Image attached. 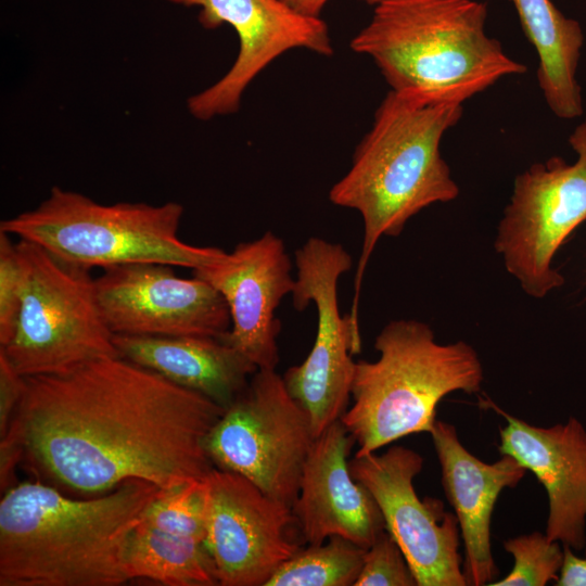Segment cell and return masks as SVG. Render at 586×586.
<instances>
[{"label":"cell","instance_id":"484cf974","mask_svg":"<svg viewBox=\"0 0 586 586\" xmlns=\"http://www.w3.org/2000/svg\"><path fill=\"white\" fill-rule=\"evenodd\" d=\"M24 268L16 243L0 231V347L12 340L24 291Z\"/></svg>","mask_w":586,"mask_h":586},{"label":"cell","instance_id":"ffe728a7","mask_svg":"<svg viewBox=\"0 0 586 586\" xmlns=\"http://www.w3.org/2000/svg\"><path fill=\"white\" fill-rule=\"evenodd\" d=\"M534 47L536 78L549 110L561 119L583 115L582 89L576 78L584 31L578 21L564 15L551 0H508Z\"/></svg>","mask_w":586,"mask_h":586},{"label":"cell","instance_id":"7a4b0ae2","mask_svg":"<svg viewBox=\"0 0 586 586\" xmlns=\"http://www.w3.org/2000/svg\"><path fill=\"white\" fill-rule=\"evenodd\" d=\"M132 479L76 499L40 480L0 500V586H119L129 536L160 492Z\"/></svg>","mask_w":586,"mask_h":586},{"label":"cell","instance_id":"5b68a950","mask_svg":"<svg viewBox=\"0 0 586 586\" xmlns=\"http://www.w3.org/2000/svg\"><path fill=\"white\" fill-rule=\"evenodd\" d=\"M374 348L377 360L356 362L353 405L340 419L358 445L355 455L374 453L410 434H430L436 406L446 395L481 390L484 375L476 351L463 341L437 343L424 322H388Z\"/></svg>","mask_w":586,"mask_h":586},{"label":"cell","instance_id":"d6986e66","mask_svg":"<svg viewBox=\"0 0 586 586\" xmlns=\"http://www.w3.org/2000/svg\"><path fill=\"white\" fill-rule=\"evenodd\" d=\"M119 356L228 408L258 370L243 354L212 336L114 334Z\"/></svg>","mask_w":586,"mask_h":586},{"label":"cell","instance_id":"4316f807","mask_svg":"<svg viewBox=\"0 0 586 586\" xmlns=\"http://www.w3.org/2000/svg\"><path fill=\"white\" fill-rule=\"evenodd\" d=\"M25 388L26 378L13 367L0 349V436L8 431Z\"/></svg>","mask_w":586,"mask_h":586},{"label":"cell","instance_id":"30bf717a","mask_svg":"<svg viewBox=\"0 0 586 586\" xmlns=\"http://www.w3.org/2000/svg\"><path fill=\"white\" fill-rule=\"evenodd\" d=\"M294 307L317 309V332L306 359L290 367L283 380L306 411L315 438L348 408L356 362L348 316L340 313L337 283L352 268V257L339 243L309 238L295 251Z\"/></svg>","mask_w":586,"mask_h":586},{"label":"cell","instance_id":"8fae6325","mask_svg":"<svg viewBox=\"0 0 586 586\" xmlns=\"http://www.w3.org/2000/svg\"><path fill=\"white\" fill-rule=\"evenodd\" d=\"M204 485L205 546L219 585L266 586L305 544L291 507L231 471L214 468Z\"/></svg>","mask_w":586,"mask_h":586},{"label":"cell","instance_id":"2e32d148","mask_svg":"<svg viewBox=\"0 0 586 586\" xmlns=\"http://www.w3.org/2000/svg\"><path fill=\"white\" fill-rule=\"evenodd\" d=\"M354 443L337 420L311 445L291 506L307 545L337 535L367 549L385 531L375 499L349 471L347 457Z\"/></svg>","mask_w":586,"mask_h":586},{"label":"cell","instance_id":"5bb4252c","mask_svg":"<svg viewBox=\"0 0 586 586\" xmlns=\"http://www.w3.org/2000/svg\"><path fill=\"white\" fill-rule=\"evenodd\" d=\"M167 1L199 7L198 18L204 28L229 24L239 38V53L231 68L187 101L189 112L201 120L237 112L249 85L284 52L303 48L324 56L333 54L326 22L301 14L282 0Z\"/></svg>","mask_w":586,"mask_h":586},{"label":"cell","instance_id":"4fadbf2b","mask_svg":"<svg viewBox=\"0 0 586 586\" xmlns=\"http://www.w3.org/2000/svg\"><path fill=\"white\" fill-rule=\"evenodd\" d=\"M94 282L101 314L113 334L219 339L230 329L220 293L194 275L178 277L170 265L112 266Z\"/></svg>","mask_w":586,"mask_h":586},{"label":"cell","instance_id":"9c48e42d","mask_svg":"<svg viewBox=\"0 0 586 586\" xmlns=\"http://www.w3.org/2000/svg\"><path fill=\"white\" fill-rule=\"evenodd\" d=\"M315 441L306 411L276 369H258L206 440L215 468L241 474L289 505Z\"/></svg>","mask_w":586,"mask_h":586},{"label":"cell","instance_id":"603a6c76","mask_svg":"<svg viewBox=\"0 0 586 586\" xmlns=\"http://www.w3.org/2000/svg\"><path fill=\"white\" fill-rule=\"evenodd\" d=\"M204 480L161 488L144 510L141 522L156 530L205 543Z\"/></svg>","mask_w":586,"mask_h":586},{"label":"cell","instance_id":"cb8c5ba5","mask_svg":"<svg viewBox=\"0 0 586 586\" xmlns=\"http://www.w3.org/2000/svg\"><path fill=\"white\" fill-rule=\"evenodd\" d=\"M504 548L513 557V568L488 586H544L557 581L563 561L560 542L535 531L505 540Z\"/></svg>","mask_w":586,"mask_h":586},{"label":"cell","instance_id":"f546056e","mask_svg":"<svg viewBox=\"0 0 586 586\" xmlns=\"http://www.w3.org/2000/svg\"><path fill=\"white\" fill-rule=\"evenodd\" d=\"M364 2H366L367 4H370V5H377L379 4L380 2L384 1V0H362Z\"/></svg>","mask_w":586,"mask_h":586},{"label":"cell","instance_id":"ac0fdd59","mask_svg":"<svg viewBox=\"0 0 586 586\" xmlns=\"http://www.w3.org/2000/svg\"><path fill=\"white\" fill-rule=\"evenodd\" d=\"M430 434L443 488L464 544L462 571L467 585H489L498 575L491 544L492 514L500 493L515 487L527 470L508 455L485 463L462 445L456 428L445 421L436 420Z\"/></svg>","mask_w":586,"mask_h":586},{"label":"cell","instance_id":"44dd1931","mask_svg":"<svg viewBox=\"0 0 586 586\" xmlns=\"http://www.w3.org/2000/svg\"><path fill=\"white\" fill-rule=\"evenodd\" d=\"M129 581L148 578L166 586H217V571L205 543L144 523L131 532L125 553Z\"/></svg>","mask_w":586,"mask_h":586},{"label":"cell","instance_id":"f1b7e54d","mask_svg":"<svg viewBox=\"0 0 586 586\" xmlns=\"http://www.w3.org/2000/svg\"><path fill=\"white\" fill-rule=\"evenodd\" d=\"M296 12L313 17H320V13L330 0H282Z\"/></svg>","mask_w":586,"mask_h":586},{"label":"cell","instance_id":"7c38bea8","mask_svg":"<svg viewBox=\"0 0 586 586\" xmlns=\"http://www.w3.org/2000/svg\"><path fill=\"white\" fill-rule=\"evenodd\" d=\"M423 462L416 450L394 445L381 455H355L348 466L375 499L385 530L399 545L418 586H467L456 514L444 511L438 500L422 501L416 493L413 480Z\"/></svg>","mask_w":586,"mask_h":586},{"label":"cell","instance_id":"277c9868","mask_svg":"<svg viewBox=\"0 0 586 586\" xmlns=\"http://www.w3.org/2000/svg\"><path fill=\"white\" fill-rule=\"evenodd\" d=\"M479 0H384L352 39L396 92L463 104L526 66L486 31Z\"/></svg>","mask_w":586,"mask_h":586},{"label":"cell","instance_id":"ba28073f","mask_svg":"<svg viewBox=\"0 0 586 586\" xmlns=\"http://www.w3.org/2000/svg\"><path fill=\"white\" fill-rule=\"evenodd\" d=\"M569 143L577 155L573 164L552 156L515 177L495 239L507 271L535 298L564 283L552 259L586 221V117Z\"/></svg>","mask_w":586,"mask_h":586},{"label":"cell","instance_id":"52a82bcc","mask_svg":"<svg viewBox=\"0 0 586 586\" xmlns=\"http://www.w3.org/2000/svg\"><path fill=\"white\" fill-rule=\"evenodd\" d=\"M24 291L14 335L0 347L25 378L67 372L119 356L101 314L90 268L18 239Z\"/></svg>","mask_w":586,"mask_h":586},{"label":"cell","instance_id":"6da1fadb","mask_svg":"<svg viewBox=\"0 0 586 586\" xmlns=\"http://www.w3.org/2000/svg\"><path fill=\"white\" fill-rule=\"evenodd\" d=\"M225 408L122 356L26 378L0 444L40 481L80 494L132 479L160 488L204 480L206 440Z\"/></svg>","mask_w":586,"mask_h":586},{"label":"cell","instance_id":"7402d4cb","mask_svg":"<svg viewBox=\"0 0 586 586\" xmlns=\"http://www.w3.org/2000/svg\"><path fill=\"white\" fill-rule=\"evenodd\" d=\"M366 550L347 538L331 536L301 548L277 569L266 586H354Z\"/></svg>","mask_w":586,"mask_h":586},{"label":"cell","instance_id":"9a60e30c","mask_svg":"<svg viewBox=\"0 0 586 586\" xmlns=\"http://www.w3.org/2000/svg\"><path fill=\"white\" fill-rule=\"evenodd\" d=\"M291 269L284 242L268 231L239 243L225 260L193 270L220 293L228 306L230 329L219 339L257 369H276L279 362L281 324L276 309L293 292Z\"/></svg>","mask_w":586,"mask_h":586},{"label":"cell","instance_id":"3957f363","mask_svg":"<svg viewBox=\"0 0 586 586\" xmlns=\"http://www.w3.org/2000/svg\"><path fill=\"white\" fill-rule=\"evenodd\" d=\"M463 114V104L390 90L370 130L357 145L352 166L329 191L337 206L357 211L364 221L352 311L360 335L358 300L367 264L382 237H397L423 208L447 203L459 187L441 153L444 135Z\"/></svg>","mask_w":586,"mask_h":586},{"label":"cell","instance_id":"83f0119b","mask_svg":"<svg viewBox=\"0 0 586 586\" xmlns=\"http://www.w3.org/2000/svg\"><path fill=\"white\" fill-rule=\"evenodd\" d=\"M556 585L586 586V557L578 558L566 545H563V561Z\"/></svg>","mask_w":586,"mask_h":586},{"label":"cell","instance_id":"4dcf8cb0","mask_svg":"<svg viewBox=\"0 0 586 586\" xmlns=\"http://www.w3.org/2000/svg\"><path fill=\"white\" fill-rule=\"evenodd\" d=\"M585 555H586V549H585Z\"/></svg>","mask_w":586,"mask_h":586},{"label":"cell","instance_id":"8992f818","mask_svg":"<svg viewBox=\"0 0 586 586\" xmlns=\"http://www.w3.org/2000/svg\"><path fill=\"white\" fill-rule=\"evenodd\" d=\"M182 214L176 202L105 205L53 187L36 208L2 220L0 231L90 269L158 263L194 270L225 260L224 250L194 246L178 237Z\"/></svg>","mask_w":586,"mask_h":586},{"label":"cell","instance_id":"d4e9b609","mask_svg":"<svg viewBox=\"0 0 586 586\" xmlns=\"http://www.w3.org/2000/svg\"><path fill=\"white\" fill-rule=\"evenodd\" d=\"M354 586H418L399 545L386 530L367 548Z\"/></svg>","mask_w":586,"mask_h":586},{"label":"cell","instance_id":"e0dca14e","mask_svg":"<svg viewBox=\"0 0 586 586\" xmlns=\"http://www.w3.org/2000/svg\"><path fill=\"white\" fill-rule=\"evenodd\" d=\"M502 416L498 449L533 472L549 504L546 536L573 550L586 547V429L574 417L550 428L530 424L488 399L481 400Z\"/></svg>","mask_w":586,"mask_h":586}]
</instances>
